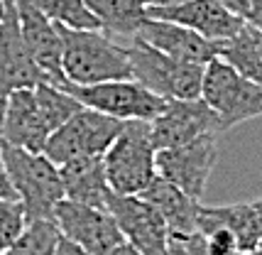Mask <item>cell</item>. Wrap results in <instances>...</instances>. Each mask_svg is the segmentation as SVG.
Here are the masks:
<instances>
[{
	"mask_svg": "<svg viewBox=\"0 0 262 255\" xmlns=\"http://www.w3.org/2000/svg\"><path fill=\"white\" fill-rule=\"evenodd\" d=\"M61 71L67 83L91 86L101 81L133 79L125 42L103 30H71L59 25Z\"/></svg>",
	"mask_w": 262,
	"mask_h": 255,
	"instance_id": "1",
	"label": "cell"
},
{
	"mask_svg": "<svg viewBox=\"0 0 262 255\" xmlns=\"http://www.w3.org/2000/svg\"><path fill=\"white\" fill-rule=\"evenodd\" d=\"M54 223L64 238L91 255H108L118 243H123V233L108 209L61 199L54 209Z\"/></svg>",
	"mask_w": 262,
	"mask_h": 255,
	"instance_id": "10",
	"label": "cell"
},
{
	"mask_svg": "<svg viewBox=\"0 0 262 255\" xmlns=\"http://www.w3.org/2000/svg\"><path fill=\"white\" fill-rule=\"evenodd\" d=\"M135 37L145 39L155 49L179 61H191V64L206 67L218 57V42H211L206 37L196 35L194 30H186L182 25L167 23V20L145 17Z\"/></svg>",
	"mask_w": 262,
	"mask_h": 255,
	"instance_id": "16",
	"label": "cell"
},
{
	"mask_svg": "<svg viewBox=\"0 0 262 255\" xmlns=\"http://www.w3.org/2000/svg\"><path fill=\"white\" fill-rule=\"evenodd\" d=\"M52 128L39 111L34 89H17L5 96L0 113V142L30 152H45Z\"/></svg>",
	"mask_w": 262,
	"mask_h": 255,
	"instance_id": "13",
	"label": "cell"
},
{
	"mask_svg": "<svg viewBox=\"0 0 262 255\" xmlns=\"http://www.w3.org/2000/svg\"><path fill=\"white\" fill-rule=\"evenodd\" d=\"M145 5H147V0H145Z\"/></svg>",
	"mask_w": 262,
	"mask_h": 255,
	"instance_id": "39",
	"label": "cell"
},
{
	"mask_svg": "<svg viewBox=\"0 0 262 255\" xmlns=\"http://www.w3.org/2000/svg\"><path fill=\"white\" fill-rule=\"evenodd\" d=\"M0 255H5V253H0Z\"/></svg>",
	"mask_w": 262,
	"mask_h": 255,
	"instance_id": "40",
	"label": "cell"
},
{
	"mask_svg": "<svg viewBox=\"0 0 262 255\" xmlns=\"http://www.w3.org/2000/svg\"><path fill=\"white\" fill-rule=\"evenodd\" d=\"M45 81V71L34 64L23 39L15 3L5 0L0 12V98L17 89H34Z\"/></svg>",
	"mask_w": 262,
	"mask_h": 255,
	"instance_id": "12",
	"label": "cell"
},
{
	"mask_svg": "<svg viewBox=\"0 0 262 255\" xmlns=\"http://www.w3.org/2000/svg\"><path fill=\"white\" fill-rule=\"evenodd\" d=\"M157 150L147 120H125L113 145L103 152V169L113 194L140 197L157 177Z\"/></svg>",
	"mask_w": 262,
	"mask_h": 255,
	"instance_id": "2",
	"label": "cell"
},
{
	"mask_svg": "<svg viewBox=\"0 0 262 255\" xmlns=\"http://www.w3.org/2000/svg\"><path fill=\"white\" fill-rule=\"evenodd\" d=\"M218 57L226 64H230L243 79L257 83L262 89V54L255 45V35L248 23L238 35H233L230 39L218 45Z\"/></svg>",
	"mask_w": 262,
	"mask_h": 255,
	"instance_id": "21",
	"label": "cell"
},
{
	"mask_svg": "<svg viewBox=\"0 0 262 255\" xmlns=\"http://www.w3.org/2000/svg\"><path fill=\"white\" fill-rule=\"evenodd\" d=\"M27 219L25 209L17 199H0V253H5L20 236H23Z\"/></svg>",
	"mask_w": 262,
	"mask_h": 255,
	"instance_id": "25",
	"label": "cell"
},
{
	"mask_svg": "<svg viewBox=\"0 0 262 255\" xmlns=\"http://www.w3.org/2000/svg\"><path fill=\"white\" fill-rule=\"evenodd\" d=\"M204 238V255H238L243 253L238 238L226 226H204L199 228Z\"/></svg>",
	"mask_w": 262,
	"mask_h": 255,
	"instance_id": "26",
	"label": "cell"
},
{
	"mask_svg": "<svg viewBox=\"0 0 262 255\" xmlns=\"http://www.w3.org/2000/svg\"><path fill=\"white\" fill-rule=\"evenodd\" d=\"M15 3V12H17V23H20V32L30 57L34 64L45 71L47 81L61 86L67 81L64 71H61V35H59V25L52 23L47 15L32 8L27 0H12Z\"/></svg>",
	"mask_w": 262,
	"mask_h": 255,
	"instance_id": "15",
	"label": "cell"
},
{
	"mask_svg": "<svg viewBox=\"0 0 262 255\" xmlns=\"http://www.w3.org/2000/svg\"><path fill=\"white\" fill-rule=\"evenodd\" d=\"M57 255H91V253H89V250H83V248L76 245L74 241H69V238H64V236H59Z\"/></svg>",
	"mask_w": 262,
	"mask_h": 255,
	"instance_id": "29",
	"label": "cell"
},
{
	"mask_svg": "<svg viewBox=\"0 0 262 255\" xmlns=\"http://www.w3.org/2000/svg\"><path fill=\"white\" fill-rule=\"evenodd\" d=\"M125 49L127 59H130V69H133V79L142 83L145 89H149L152 93H157L167 101L201 98L206 67L167 57L164 52L155 49L140 37L125 39Z\"/></svg>",
	"mask_w": 262,
	"mask_h": 255,
	"instance_id": "4",
	"label": "cell"
},
{
	"mask_svg": "<svg viewBox=\"0 0 262 255\" xmlns=\"http://www.w3.org/2000/svg\"><path fill=\"white\" fill-rule=\"evenodd\" d=\"M186 0H147V8H164V5H179Z\"/></svg>",
	"mask_w": 262,
	"mask_h": 255,
	"instance_id": "32",
	"label": "cell"
},
{
	"mask_svg": "<svg viewBox=\"0 0 262 255\" xmlns=\"http://www.w3.org/2000/svg\"><path fill=\"white\" fill-rule=\"evenodd\" d=\"M59 228L54 221H32L23 236L5 250V255H57Z\"/></svg>",
	"mask_w": 262,
	"mask_h": 255,
	"instance_id": "24",
	"label": "cell"
},
{
	"mask_svg": "<svg viewBox=\"0 0 262 255\" xmlns=\"http://www.w3.org/2000/svg\"><path fill=\"white\" fill-rule=\"evenodd\" d=\"M3 157L27 223L54 221V209L64 199V184L57 164L45 152H30L10 145H3Z\"/></svg>",
	"mask_w": 262,
	"mask_h": 255,
	"instance_id": "3",
	"label": "cell"
},
{
	"mask_svg": "<svg viewBox=\"0 0 262 255\" xmlns=\"http://www.w3.org/2000/svg\"><path fill=\"white\" fill-rule=\"evenodd\" d=\"M108 255H140V253H137V250H135V248H133L130 243H127V241H123V243L115 245V248H113V250H111Z\"/></svg>",
	"mask_w": 262,
	"mask_h": 255,
	"instance_id": "31",
	"label": "cell"
},
{
	"mask_svg": "<svg viewBox=\"0 0 262 255\" xmlns=\"http://www.w3.org/2000/svg\"><path fill=\"white\" fill-rule=\"evenodd\" d=\"M125 120L103 116L81 105L64 125H59L45 145V155L57 164H64L76 157H103V152L113 145Z\"/></svg>",
	"mask_w": 262,
	"mask_h": 255,
	"instance_id": "7",
	"label": "cell"
},
{
	"mask_svg": "<svg viewBox=\"0 0 262 255\" xmlns=\"http://www.w3.org/2000/svg\"><path fill=\"white\" fill-rule=\"evenodd\" d=\"M155 162H157V174L162 179L171 182L184 194L201 201L208 177L218 162V135H204L182 147L157 150Z\"/></svg>",
	"mask_w": 262,
	"mask_h": 255,
	"instance_id": "8",
	"label": "cell"
},
{
	"mask_svg": "<svg viewBox=\"0 0 262 255\" xmlns=\"http://www.w3.org/2000/svg\"><path fill=\"white\" fill-rule=\"evenodd\" d=\"M252 35H255V45H257V49H260V54H262V32L252 30Z\"/></svg>",
	"mask_w": 262,
	"mask_h": 255,
	"instance_id": "34",
	"label": "cell"
},
{
	"mask_svg": "<svg viewBox=\"0 0 262 255\" xmlns=\"http://www.w3.org/2000/svg\"><path fill=\"white\" fill-rule=\"evenodd\" d=\"M34 96H37V103H39V111L45 116L47 125L52 128V133L57 130L59 125H64L69 118L74 116L81 108V103L61 86H54V83H39L34 86Z\"/></svg>",
	"mask_w": 262,
	"mask_h": 255,
	"instance_id": "23",
	"label": "cell"
},
{
	"mask_svg": "<svg viewBox=\"0 0 262 255\" xmlns=\"http://www.w3.org/2000/svg\"><path fill=\"white\" fill-rule=\"evenodd\" d=\"M0 199H17L15 186L10 182V174L5 167V157H3V142H0Z\"/></svg>",
	"mask_w": 262,
	"mask_h": 255,
	"instance_id": "27",
	"label": "cell"
},
{
	"mask_svg": "<svg viewBox=\"0 0 262 255\" xmlns=\"http://www.w3.org/2000/svg\"><path fill=\"white\" fill-rule=\"evenodd\" d=\"M201 101L216 113L221 133H228L240 123L262 116V89L243 79L221 57L206 64Z\"/></svg>",
	"mask_w": 262,
	"mask_h": 255,
	"instance_id": "5",
	"label": "cell"
},
{
	"mask_svg": "<svg viewBox=\"0 0 262 255\" xmlns=\"http://www.w3.org/2000/svg\"><path fill=\"white\" fill-rule=\"evenodd\" d=\"M105 209L118 223L123 241L140 255H169V228L160 211L142 197H120L111 192Z\"/></svg>",
	"mask_w": 262,
	"mask_h": 255,
	"instance_id": "9",
	"label": "cell"
},
{
	"mask_svg": "<svg viewBox=\"0 0 262 255\" xmlns=\"http://www.w3.org/2000/svg\"><path fill=\"white\" fill-rule=\"evenodd\" d=\"M81 105L98 111L103 116L118 118V120H147L152 123L167 105V98L145 89L135 79H118V81H101L91 86H76V83H61Z\"/></svg>",
	"mask_w": 262,
	"mask_h": 255,
	"instance_id": "6",
	"label": "cell"
},
{
	"mask_svg": "<svg viewBox=\"0 0 262 255\" xmlns=\"http://www.w3.org/2000/svg\"><path fill=\"white\" fill-rule=\"evenodd\" d=\"M204 226H226L235 238L243 253H255L262 248L260 221L250 204H228V206H204L199 209V228Z\"/></svg>",
	"mask_w": 262,
	"mask_h": 255,
	"instance_id": "19",
	"label": "cell"
},
{
	"mask_svg": "<svg viewBox=\"0 0 262 255\" xmlns=\"http://www.w3.org/2000/svg\"><path fill=\"white\" fill-rule=\"evenodd\" d=\"M252 206H255V214H257V221H260V236H262V197L255 199Z\"/></svg>",
	"mask_w": 262,
	"mask_h": 255,
	"instance_id": "33",
	"label": "cell"
},
{
	"mask_svg": "<svg viewBox=\"0 0 262 255\" xmlns=\"http://www.w3.org/2000/svg\"><path fill=\"white\" fill-rule=\"evenodd\" d=\"M3 5H5V0H0V12H3Z\"/></svg>",
	"mask_w": 262,
	"mask_h": 255,
	"instance_id": "36",
	"label": "cell"
},
{
	"mask_svg": "<svg viewBox=\"0 0 262 255\" xmlns=\"http://www.w3.org/2000/svg\"><path fill=\"white\" fill-rule=\"evenodd\" d=\"M27 3L57 25L71 30H101V23L86 5V0H27Z\"/></svg>",
	"mask_w": 262,
	"mask_h": 255,
	"instance_id": "22",
	"label": "cell"
},
{
	"mask_svg": "<svg viewBox=\"0 0 262 255\" xmlns=\"http://www.w3.org/2000/svg\"><path fill=\"white\" fill-rule=\"evenodd\" d=\"M140 197L160 211V216L164 219L167 228H169V236H191V233H199V209H201V201H196L189 194H184L179 186H174L171 182L162 179L160 174L152 179V184Z\"/></svg>",
	"mask_w": 262,
	"mask_h": 255,
	"instance_id": "17",
	"label": "cell"
},
{
	"mask_svg": "<svg viewBox=\"0 0 262 255\" xmlns=\"http://www.w3.org/2000/svg\"><path fill=\"white\" fill-rule=\"evenodd\" d=\"M0 113H3V101H0Z\"/></svg>",
	"mask_w": 262,
	"mask_h": 255,
	"instance_id": "37",
	"label": "cell"
},
{
	"mask_svg": "<svg viewBox=\"0 0 262 255\" xmlns=\"http://www.w3.org/2000/svg\"><path fill=\"white\" fill-rule=\"evenodd\" d=\"M86 5L98 17L103 32L120 42L135 37L142 20L147 17L145 0H86Z\"/></svg>",
	"mask_w": 262,
	"mask_h": 255,
	"instance_id": "20",
	"label": "cell"
},
{
	"mask_svg": "<svg viewBox=\"0 0 262 255\" xmlns=\"http://www.w3.org/2000/svg\"><path fill=\"white\" fill-rule=\"evenodd\" d=\"M218 5H223V8H228L230 12H235L240 17H245L248 15V8H250V0H216Z\"/></svg>",
	"mask_w": 262,
	"mask_h": 255,
	"instance_id": "30",
	"label": "cell"
},
{
	"mask_svg": "<svg viewBox=\"0 0 262 255\" xmlns=\"http://www.w3.org/2000/svg\"><path fill=\"white\" fill-rule=\"evenodd\" d=\"M0 101H5V98H0Z\"/></svg>",
	"mask_w": 262,
	"mask_h": 255,
	"instance_id": "38",
	"label": "cell"
},
{
	"mask_svg": "<svg viewBox=\"0 0 262 255\" xmlns=\"http://www.w3.org/2000/svg\"><path fill=\"white\" fill-rule=\"evenodd\" d=\"M245 23L250 25L252 30L262 32V0H250V8L245 15Z\"/></svg>",
	"mask_w": 262,
	"mask_h": 255,
	"instance_id": "28",
	"label": "cell"
},
{
	"mask_svg": "<svg viewBox=\"0 0 262 255\" xmlns=\"http://www.w3.org/2000/svg\"><path fill=\"white\" fill-rule=\"evenodd\" d=\"M149 135L155 150L182 147L186 142L204 138V135H223L216 113L208 105L196 101H167L164 111L149 123Z\"/></svg>",
	"mask_w": 262,
	"mask_h": 255,
	"instance_id": "11",
	"label": "cell"
},
{
	"mask_svg": "<svg viewBox=\"0 0 262 255\" xmlns=\"http://www.w3.org/2000/svg\"><path fill=\"white\" fill-rule=\"evenodd\" d=\"M250 255H262V248H257V250H255V253H250Z\"/></svg>",
	"mask_w": 262,
	"mask_h": 255,
	"instance_id": "35",
	"label": "cell"
},
{
	"mask_svg": "<svg viewBox=\"0 0 262 255\" xmlns=\"http://www.w3.org/2000/svg\"><path fill=\"white\" fill-rule=\"evenodd\" d=\"M147 17L167 20L194 30L196 35L206 37L211 42H226L238 35L245 27V17H240L228 8L218 5L216 0H186L179 5H164V8H147Z\"/></svg>",
	"mask_w": 262,
	"mask_h": 255,
	"instance_id": "14",
	"label": "cell"
},
{
	"mask_svg": "<svg viewBox=\"0 0 262 255\" xmlns=\"http://www.w3.org/2000/svg\"><path fill=\"white\" fill-rule=\"evenodd\" d=\"M61 184H64V199L79 201L86 206L105 209L111 186L103 169V157H76L59 164Z\"/></svg>",
	"mask_w": 262,
	"mask_h": 255,
	"instance_id": "18",
	"label": "cell"
}]
</instances>
